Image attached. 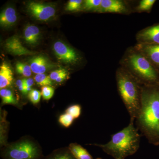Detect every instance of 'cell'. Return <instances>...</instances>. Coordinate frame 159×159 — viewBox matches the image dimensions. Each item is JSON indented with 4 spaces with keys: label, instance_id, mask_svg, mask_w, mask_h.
Instances as JSON below:
<instances>
[{
    "label": "cell",
    "instance_id": "cell-4",
    "mask_svg": "<svg viewBox=\"0 0 159 159\" xmlns=\"http://www.w3.org/2000/svg\"><path fill=\"white\" fill-rule=\"evenodd\" d=\"M126 70L142 85L159 86L157 70L147 57L139 51H132L125 61Z\"/></svg>",
    "mask_w": 159,
    "mask_h": 159
},
{
    "label": "cell",
    "instance_id": "cell-21",
    "mask_svg": "<svg viewBox=\"0 0 159 159\" xmlns=\"http://www.w3.org/2000/svg\"><path fill=\"white\" fill-rule=\"evenodd\" d=\"M34 80L37 84L43 87L45 86H51L53 84L50 76L45 74H36L34 77Z\"/></svg>",
    "mask_w": 159,
    "mask_h": 159
},
{
    "label": "cell",
    "instance_id": "cell-28",
    "mask_svg": "<svg viewBox=\"0 0 159 159\" xmlns=\"http://www.w3.org/2000/svg\"><path fill=\"white\" fill-rule=\"evenodd\" d=\"M66 72H67V71L65 69H58V70H55L51 72L49 76H50V78L52 80L55 81L61 75L64 74Z\"/></svg>",
    "mask_w": 159,
    "mask_h": 159
},
{
    "label": "cell",
    "instance_id": "cell-16",
    "mask_svg": "<svg viewBox=\"0 0 159 159\" xmlns=\"http://www.w3.org/2000/svg\"><path fill=\"white\" fill-rule=\"evenodd\" d=\"M68 148L76 159H94L86 149L77 143H71Z\"/></svg>",
    "mask_w": 159,
    "mask_h": 159
},
{
    "label": "cell",
    "instance_id": "cell-22",
    "mask_svg": "<svg viewBox=\"0 0 159 159\" xmlns=\"http://www.w3.org/2000/svg\"><path fill=\"white\" fill-rule=\"evenodd\" d=\"M74 119V118L71 115L66 113L60 116L58 119V122L63 126L66 128H68L70 126Z\"/></svg>",
    "mask_w": 159,
    "mask_h": 159
},
{
    "label": "cell",
    "instance_id": "cell-1",
    "mask_svg": "<svg viewBox=\"0 0 159 159\" xmlns=\"http://www.w3.org/2000/svg\"><path fill=\"white\" fill-rule=\"evenodd\" d=\"M135 122L148 142L159 145V86L142 85L141 109Z\"/></svg>",
    "mask_w": 159,
    "mask_h": 159
},
{
    "label": "cell",
    "instance_id": "cell-7",
    "mask_svg": "<svg viewBox=\"0 0 159 159\" xmlns=\"http://www.w3.org/2000/svg\"><path fill=\"white\" fill-rule=\"evenodd\" d=\"M53 51L57 59L67 64H74L78 61L79 57L74 49L60 41H57L53 45Z\"/></svg>",
    "mask_w": 159,
    "mask_h": 159
},
{
    "label": "cell",
    "instance_id": "cell-31",
    "mask_svg": "<svg viewBox=\"0 0 159 159\" xmlns=\"http://www.w3.org/2000/svg\"><path fill=\"white\" fill-rule=\"evenodd\" d=\"M97 159H102V158H97Z\"/></svg>",
    "mask_w": 159,
    "mask_h": 159
},
{
    "label": "cell",
    "instance_id": "cell-2",
    "mask_svg": "<svg viewBox=\"0 0 159 159\" xmlns=\"http://www.w3.org/2000/svg\"><path fill=\"white\" fill-rule=\"evenodd\" d=\"M133 122L111 137L105 144H91L101 148L114 159H125L134 154L140 147L141 135Z\"/></svg>",
    "mask_w": 159,
    "mask_h": 159
},
{
    "label": "cell",
    "instance_id": "cell-23",
    "mask_svg": "<svg viewBox=\"0 0 159 159\" xmlns=\"http://www.w3.org/2000/svg\"><path fill=\"white\" fill-rule=\"evenodd\" d=\"M155 2V0H142L137 7V9L141 11H150Z\"/></svg>",
    "mask_w": 159,
    "mask_h": 159
},
{
    "label": "cell",
    "instance_id": "cell-18",
    "mask_svg": "<svg viewBox=\"0 0 159 159\" xmlns=\"http://www.w3.org/2000/svg\"><path fill=\"white\" fill-rule=\"evenodd\" d=\"M0 96L3 104H18L17 100L16 99L12 91L9 89H3L0 90Z\"/></svg>",
    "mask_w": 159,
    "mask_h": 159
},
{
    "label": "cell",
    "instance_id": "cell-15",
    "mask_svg": "<svg viewBox=\"0 0 159 159\" xmlns=\"http://www.w3.org/2000/svg\"><path fill=\"white\" fill-rule=\"evenodd\" d=\"M40 30L34 25H29L24 30V37L26 42L30 45L34 46L38 43L40 38Z\"/></svg>",
    "mask_w": 159,
    "mask_h": 159
},
{
    "label": "cell",
    "instance_id": "cell-29",
    "mask_svg": "<svg viewBox=\"0 0 159 159\" xmlns=\"http://www.w3.org/2000/svg\"><path fill=\"white\" fill-rule=\"evenodd\" d=\"M24 81L25 89L31 88L34 83V79L31 78H25L23 79Z\"/></svg>",
    "mask_w": 159,
    "mask_h": 159
},
{
    "label": "cell",
    "instance_id": "cell-11",
    "mask_svg": "<svg viewBox=\"0 0 159 159\" xmlns=\"http://www.w3.org/2000/svg\"><path fill=\"white\" fill-rule=\"evenodd\" d=\"M5 48L10 54L14 55L21 56L34 54L23 45L20 39L16 35L6 40L5 43Z\"/></svg>",
    "mask_w": 159,
    "mask_h": 159
},
{
    "label": "cell",
    "instance_id": "cell-20",
    "mask_svg": "<svg viewBox=\"0 0 159 159\" xmlns=\"http://www.w3.org/2000/svg\"><path fill=\"white\" fill-rule=\"evenodd\" d=\"M102 0H86L84 1V9L87 11H99Z\"/></svg>",
    "mask_w": 159,
    "mask_h": 159
},
{
    "label": "cell",
    "instance_id": "cell-5",
    "mask_svg": "<svg viewBox=\"0 0 159 159\" xmlns=\"http://www.w3.org/2000/svg\"><path fill=\"white\" fill-rule=\"evenodd\" d=\"M2 157L3 159H43L39 145L28 139L8 145L2 152Z\"/></svg>",
    "mask_w": 159,
    "mask_h": 159
},
{
    "label": "cell",
    "instance_id": "cell-12",
    "mask_svg": "<svg viewBox=\"0 0 159 159\" xmlns=\"http://www.w3.org/2000/svg\"><path fill=\"white\" fill-rule=\"evenodd\" d=\"M125 4L119 0H102L98 12L122 13L126 10Z\"/></svg>",
    "mask_w": 159,
    "mask_h": 159
},
{
    "label": "cell",
    "instance_id": "cell-27",
    "mask_svg": "<svg viewBox=\"0 0 159 159\" xmlns=\"http://www.w3.org/2000/svg\"><path fill=\"white\" fill-rule=\"evenodd\" d=\"M41 96V92L36 89L31 90L28 94L29 100L34 104H37L39 102Z\"/></svg>",
    "mask_w": 159,
    "mask_h": 159
},
{
    "label": "cell",
    "instance_id": "cell-17",
    "mask_svg": "<svg viewBox=\"0 0 159 159\" xmlns=\"http://www.w3.org/2000/svg\"><path fill=\"white\" fill-rule=\"evenodd\" d=\"M43 159H76L68 148H59L54 151Z\"/></svg>",
    "mask_w": 159,
    "mask_h": 159
},
{
    "label": "cell",
    "instance_id": "cell-8",
    "mask_svg": "<svg viewBox=\"0 0 159 159\" xmlns=\"http://www.w3.org/2000/svg\"><path fill=\"white\" fill-rule=\"evenodd\" d=\"M29 62L32 72L36 74H44L57 66L55 64L42 55L32 57Z\"/></svg>",
    "mask_w": 159,
    "mask_h": 159
},
{
    "label": "cell",
    "instance_id": "cell-3",
    "mask_svg": "<svg viewBox=\"0 0 159 159\" xmlns=\"http://www.w3.org/2000/svg\"><path fill=\"white\" fill-rule=\"evenodd\" d=\"M116 78L118 92L130 117V122H134L141 109L142 84L126 70H118Z\"/></svg>",
    "mask_w": 159,
    "mask_h": 159
},
{
    "label": "cell",
    "instance_id": "cell-30",
    "mask_svg": "<svg viewBox=\"0 0 159 159\" xmlns=\"http://www.w3.org/2000/svg\"><path fill=\"white\" fill-rule=\"evenodd\" d=\"M16 84L17 87L18 88L19 90L24 93V91H25V85H24L23 79L18 80L16 81Z\"/></svg>",
    "mask_w": 159,
    "mask_h": 159
},
{
    "label": "cell",
    "instance_id": "cell-19",
    "mask_svg": "<svg viewBox=\"0 0 159 159\" xmlns=\"http://www.w3.org/2000/svg\"><path fill=\"white\" fill-rule=\"evenodd\" d=\"M16 70L18 74L25 77H30L32 72L30 66L20 62H17L16 65Z\"/></svg>",
    "mask_w": 159,
    "mask_h": 159
},
{
    "label": "cell",
    "instance_id": "cell-14",
    "mask_svg": "<svg viewBox=\"0 0 159 159\" xmlns=\"http://www.w3.org/2000/svg\"><path fill=\"white\" fill-rule=\"evenodd\" d=\"M13 73L8 63L4 62L0 66V89H5L12 83Z\"/></svg>",
    "mask_w": 159,
    "mask_h": 159
},
{
    "label": "cell",
    "instance_id": "cell-25",
    "mask_svg": "<svg viewBox=\"0 0 159 159\" xmlns=\"http://www.w3.org/2000/svg\"><path fill=\"white\" fill-rule=\"evenodd\" d=\"M83 1L81 0H70L67 3L66 9L67 11H75L81 9Z\"/></svg>",
    "mask_w": 159,
    "mask_h": 159
},
{
    "label": "cell",
    "instance_id": "cell-6",
    "mask_svg": "<svg viewBox=\"0 0 159 159\" xmlns=\"http://www.w3.org/2000/svg\"><path fill=\"white\" fill-rule=\"evenodd\" d=\"M27 10L34 18L40 21L49 20L56 13L54 5L48 3L30 2L27 5Z\"/></svg>",
    "mask_w": 159,
    "mask_h": 159
},
{
    "label": "cell",
    "instance_id": "cell-9",
    "mask_svg": "<svg viewBox=\"0 0 159 159\" xmlns=\"http://www.w3.org/2000/svg\"><path fill=\"white\" fill-rule=\"evenodd\" d=\"M139 43L159 44V24L151 26L138 33Z\"/></svg>",
    "mask_w": 159,
    "mask_h": 159
},
{
    "label": "cell",
    "instance_id": "cell-13",
    "mask_svg": "<svg viewBox=\"0 0 159 159\" xmlns=\"http://www.w3.org/2000/svg\"><path fill=\"white\" fill-rule=\"evenodd\" d=\"M17 20L16 11L14 8L8 7L4 9L0 15V24L5 28L13 26Z\"/></svg>",
    "mask_w": 159,
    "mask_h": 159
},
{
    "label": "cell",
    "instance_id": "cell-26",
    "mask_svg": "<svg viewBox=\"0 0 159 159\" xmlns=\"http://www.w3.org/2000/svg\"><path fill=\"white\" fill-rule=\"evenodd\" d=\"M54 93V89L50 86H45L41 88L42 96L45 100L51 99L53 97Z\"/></svg>",
    "mask_w": 159,
    "mask_h": 159
},
{
    "label": "cell",
    "instance_id": "cell-24",
    "mask_svg": "<svg viewBox=\"0 0 159 159\" xmlns=\"http://www.w3.org/2000/svg\"><path fill=\"white\" fill-rule=\"evenodd\" d=\"M81 110V107L80 105L75 104L68 107L66 110V113L70 114L74 119H76L80 116Z\"/></svg>",
    "mask_w": 159,
    "mask_h": 159
},
{
    "label": "cell",
    "instance_id": "cell-10",
    "mask_svg": "<svg viewBox=\"0 0 159 159\" xmlns=\"http://www.w3.org/2000/svg\"><path fill=\"white\" fill-rule=\"evenodd\" d=\"M136 49L147 57L155 67L159 68V44L139 43Z\"/></svg>",
    "mask_w": 159,
    "mask_h": 159
}]
</instances>
